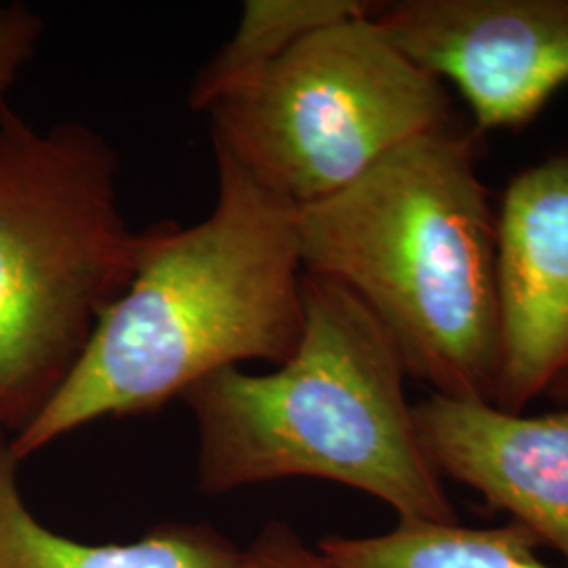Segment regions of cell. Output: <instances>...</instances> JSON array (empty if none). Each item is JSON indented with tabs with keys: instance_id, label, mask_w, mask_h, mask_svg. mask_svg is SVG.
<instances>
[{
	"instance_id": "obj_1",
	"label": "cell",
	"mask_w": 568,
	"mask_h": 568,
	"mask_svg": "<svg viewBox=\"0 0 568 568\" xmlns=\"http://www.w3.org/2000/svg\"><path fill=\"white\" fill-rule=\"evenodd\" d=\"M217 201L183 227L156 224L133 281L41 413L16 434L20 462L103 417L159 410L248 361L284 365L304 333L297 211L222 150Z\"/></svg>"
},
{
	"instance_id": "obj_2",
	"label": "cell",
	"mask_w": 568,
	"mask_h": 568,
	"mask_svg": "<svg viewBox=\"0 0 568 568\" xmlns=\"http://www.w3.org/2000/svg\"><path fill=\"white\" fill-rule=\"evenodd\" d=\"M304 272L345 286L406 377L495 405L497 213L474 138L445 126L403 143L358 182L297 211Z\"/></svg>"
},
{
	"instance_id": "obj_3",
	"label": "cell",
	"mask_w": 568,
	"mask_h": 568,
	"mask_svg": "<svg viewBox=\"0 0 568 568\" xmlns=\"http://www.w3.org/2000/svg\"><path fill=\"white\" fill-rule=\"evenodd\" d=\"M304 333L272 373L217 371L183 392L204 495L284 478L366 493L400 520L457 523L384 328L345 286L304 272Z\"/></svg>"
},
{
	"instance_id": "obj_4",
	"label": "cell",
	"mask_w": 568,
	"mask_h": 568,
	"mask_svg": "<svg viewBox=\"0 0 568 568\" xmlns=\"http://www.w3.org/2000/svg\"><path fill=\"white\" fill-rule=\"evenodd\" d=\"M121 159L81 121L41 129L0 102V434L55 396L105 310L133 281L156 224L135 230Z\"/></svg>"
},
{
	"instance_id": "obj_5",
	"label": "cell",
	"mask_w": 568,
	"mask_h": 568,
	"mask_svg": "<svg viewBox=\"0 0 568 568\" xmlns=\"http://www.w3.org/2000/svg\"><path fill=\"white\" fill-rule=\"evenodd\" d=\"M213 150L295 209L358 182L389 152L450 126L445 82L396 49L373 13L323 26L209 110Z\"/></svg>"
},
{
	"instance_id": "obj_6",
	"label": "cell",
	"mask_w": 568,
	"mask_h": 568,
	"mask_svg": "<svg viewBox=\"0 0 568 568\" xmlns=\"http://www.w3.org/2000/svg\"><path fill=\"white\" fill-rule=\"evenodd\" d=\"M373 20L453 82L478 133L525 129L568 82V0H396L377 2Z\"/></svg>"
},
{
	"instance_id": "obj_7",
	"label": "cell",
	"mask_w": 568,
	"mask_h": 568,
	"mask_svg": "<svg viewBox=\"0 0 568 568\" xmlns=\"http://www.w3.org/2000/svg\"><path fill=\"white\" fill-rule=\"evenodd\" d=\"M499 382L525 413L568 368V154L520 171L497 213Z\"/></svg>"
},
{
	"instance_id": "obj_8",
	"label": "cell",
	"mask_w": 568,
	"mask_h": 568,
	"mask_svg": "<svg viewBox=\"0 0 568 568\" xmlns=\"http://www.w3.org/2000/svg\"><path fill=\"white\" fill-rule=\"evenodd\" d=\"M413 413L440 476L480 493L568 562V406L525 415L432 394Z\"/></svg>"
},
{
	"instance_id": "obj_9",
	"label": "cell",
	"mask_w": 568,
	"mask_h": 568,
	"mask_svg": "<svg viewBox=\"0 0 568 568\" xmlns=\"http://www.w3.org/2000/svg\"><path fill=\"white\" fill-rule=\"evenodd\" d=\"M20 459L0 434V568H232L241 549L213 528L163 525L131 544H82L44 527L18 485Z\"/></svg>"
},
{
	"instance_id": "obj_10",
	"label": "cell",
	"mask_w": 568,
	"mask_h": 568,
	"mask_svg": "<svg viewBox=\"0 0 568 568\" xmlns=\"http://www.w3.org/2000/svg\"><path fill=\"white\" fill-rule=\"evenodd\" d=\"M544 544L528 528H466L400 520L371 537H326L321 551L339 568H554L537 549Z\"/></svg>"
},
{
	"instance_id": "obj_11",
	"label": "cell",
	"mask_w": 568,
	"mask_h": 568,
	"mask_svg": "<svg viewBox=\"0 0 568 568\" xmlns=\"http://www.w3.org/2000/svg\"><path fill=\"white\" fill-rule=\"evenodd\" d=\"M365 0H246L232 39L204 63L187 91V105L206 112L257 81L305 34L373 13Z\"/></svg>"
},
{
	"instance_id": "obj_12",
	"label": "cell",
	"mask_w": 568,
	"mask_h": 568,
	"mask_svg": "<svg viewBox=\"0 0 568 568\" xmlns=\"http://www.w3.org/2000/svg\"><path fill=\"white\" fill-rule=\"evenodd\" d=\"M44 32L41 13L26 2L0 4V102L32 61Z\"/></svg>"
},
{
	"instance_id": "obj_13",
	"label": "cell",
	"mask_w": 568,
	"mask_h": 568,
	"mask_svg": "<svg viewBox=\"0 0 568 568\" xmlns=\"http://www.w3.org/2000/svg\"><path fill=\"white\" fill-rule=\"evenodd\" d=\"M232 568H339L321 549H310L302 537L283 523H270L241 549Z\"/></svg>"
},
{
	"instance_id": "obj_14",
	"label": "cell",
	"mask_w": 568,
	"mask_h": 568,
	"mask_svg": "<svg viewBox=\"0 0 568 568\" xmlns=\"http://www.w3.org/2000/svg\"><path fill=\"white\" fill-rule=\"evenodd\" d=\"M548 396H551L556 403L568 406V368L551 384L548 389Z\"/></svg>"
}]
</instances>
